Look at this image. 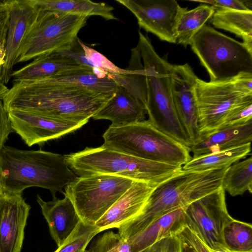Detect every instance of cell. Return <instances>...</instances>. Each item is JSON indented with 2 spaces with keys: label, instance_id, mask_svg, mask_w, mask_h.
<instances>
[{
  "label": "cell",
  "instance_id": "obj_34",
  "mask_svg": "<svg viewBox=\"0 0 252 252\" xmlns=\"http://www.w3.org/2000/svg\"><path fill=\"white\" fill-rule=\"evenodd\" d=\"M194 1L199 2L201 3V4H211L215 9H231L242 11L251 10L246 6L244 0H195Z\"/></svg>",
  "mask_w": 252,
  "mask_h": 252
},
{
  "label": "cell",
  "instance_id": "obj_38",
  "mask_svg": "<svg viewBox=\"0 0 252 252\" xmlns=\"http://www.w3.org/2000/svg\"><path fill=\"white\" fill-rule=\"evenodd\" d=\"M5 44H6V42H3L0 46V74H1L2 67L5 63Z\"/></svg>",
  "mask_w": 252,
  "mask_h": 252
},
{
  "label": "cell",
  "instance_id": "obj_3",
  "mask_svg": "<svg viewBox=\"0 0 252 252\" xmlns=\"http://www.w3.org/2000/svg\"><path fill=\"white\" fill-rule=\"evenodd\" d=\"M229 167L205 171L182 169L158 186L141 213L120 226L118 233L127 240L161 216L220 189Z\"/></svg>",
  "mask_w": 252,
  "mask_h": 252
},
{
  "label": "cell",
  "instance_id": "obj_31",
  "mask_svg": "<svg viewBox=\"0 0 252 252\" xmlns=\"http://www.w3.org/2000/svg\"><path fill=\"white\" fill-rule=\"evenodd\" d=\"M251 120L252 96L248 97L234 107L228 114L221 126L243 124Z\"/></svg>",
  "mask_w": 252,
  "mask_h": 252
},
{
  "label": "cell",
  "instance_id": "obj_1",
  "mask_svg": "<svg viewBox=\"0 0 252 252\" xmlns=\"http://www.w3.org/2000/svg\"><path fill=\"white\" fill-rule=\"evenodd\" d=\"M113 94L38 79L13 81L12 87L1 100L7 112L21 110L87 123Z\"/></svg>",
  "mask_w": 252,
  "mask_h": 252
},
{
  "label": "cell",
  "instance_id": "obj_20",
  "mask_svg": "<svg viewBox=\"0 0 252 252\" xmlns=\"http://www.w3.org/2000/svg\"><path fill=\"white\" fill-rule=\"evenodd\" d=\"M252 140V120L243 124L222 126L203 135L189 149L193 154L192 158H196L251 144Z\"/></svg>",
  "mask_w": 252,
  "mask_h": 252
},
{
  "label": "cell",
  "instance_id": "obj_19",
  "mask_svg": "<svg viewBox=\"0 0 252 252\" xmlns=\"http://www.w3.org/2000/svg\"><path fill=\"white\" fill-rule=\"evenodd\" d=\"M144 105L125 87L117 85L112 97L92 117L108 120L110 126L119 127L145 120Z\"/></svg>",
  "mask_w": 252,
  "mask_h": 252
},
{
  "label": "cell",
  "instance_id": "obj_15",
  "mask_svg": "<svg viewBox=\"0 0 252 252\" xmlns=\"http://www.w3.org/2000/svg\"><path fill=\"white\" fill-rule=\"evenodd\" d=\"M40 9L34 0H10L5 63L0 74V79L5 85L12 78L13 68L18 63L23 40Z\"/></svg>",
  "mask_w": 252,
  "mask_h": 252
},
{
  "label": "cell",
  "instance_id": "obj_13",
  "mask_svg": "<svg viewBox=\"0 0 252 252\" xmlns=\"http://www.w3.org/2000/svg\"><path fill=\"white\" fill-rule=\"evenodd\" d=\"M13 132L29 147L41 145L82 127L86 122L55 119L36 113L16 109L7 111Z\"/></svg>",
  "mask_w": 252,
  "mask_h": 252
},
{
  "label": "cell",
  "instance_id": "obj_28",
  "mask_svg": "<svg viewBox=\"0 0 252 252\" xmlns=\"http://www.w3.org/2000/svg\"><path fill=\"white\" fill-rule=\"evenodd\" d=\"M225 248L231 252H252V225L234 219L222 232Z\"/></svg>",
  "mask_w": 252,
  "mask_h": 252
},
{
  "label": "cell",
  "instance_id": "obj_32",
  "mask_svg": "<svg viewBox=\"0 0 252 252\" xmlns=\"http://www.w3.org/2000/svg\"><path fill=\"white\" fill-rule=\"evenodd\" d=\"M181 240L183 252H213L191 229L185 226L176 234Z\"/></svg>",
  "mask_w": 252,
  "mask_h": 252
},
{
  "label": "cell",
  "instance_id": "obj_39",
  "mask_svg": "<svg viewBox=\"0 0 252 252\" xmlns=\"http://www.w3.org/2000/svg\"><path fill=\"white\" fill-rule=\"evenodd\" d=\"M9 89L6 87V85H5L1 81L0 79V100H1L5 94L7 92Z\"/></svg>",
  "mask_w": 252,
  "mask_h": 252
},
{
  "label": "cell",
  "instance_id": "obj_35",
  "mask_svg": "<svg viewBox=\"0 0 252 252\" xmlns=\"http://www.w3.org/2000/svg\"><path fill=\"white\" fill-rule=\"evenodd\" d=\"M10 0H0V46L6 41Z\"/></svg>",
  "mask_w": 252,
  "mask_h": 252
},
{
  "label": "cell",
  "instance_id": "obj_16",
  "mask_svg": "<svg viewBox=\"0 0 252 252\" xmlns=\"http://www.w3.org/2000/svg\"><path fill=\"white\" fill-rule=\"evenodd\" d=\"M31 208L22 194H0V252H21Z\"/></svg>",
  "mask_w": 252,
  "mask_h": 252
},
{
  "label": "cell",
  "instance_id": "obj_12",
  "mask_svg": "<svg viewBox=\"0 0 252 252\" xmlns=\"http://www.w3.org/2000/svg\"><path fill=\"white\" fill-rule=\"evenodd\" d=\"M136 18L139 26L161 40L176 43V27L186 9L175 0H116Z\"/></svg>",
  "mask_w": 252,
  "mask_h": 252
},
{
  "label": "cell",
  "instance_id": "obj_17",
  "mask_svg": "<svg viewBox=\"0 0 252 252\" xmlns=\"http://www.w3.org/2000/svg\"><path fill=\"white\" fill-rule=\"evenodd\" d=\"M156 187L147 183L135 181L94 225L101 232L112 228H118L141 213Z\"/></svg>",
  "mask_w": 252,
  "mask_h": 252
},
{
  "label": "cell",
  "instance_id": "obj_4",
  "mask_svg": "<svg viewBox=\"0 0 252 252\" xmlns=\"http://www.w3.org/2000/svg\"><path fill=\"white\" fill-rule=\"evenodd\" d=\"M138 33L137 44L146 75L148 121L161 132L189 148L192 143L179 121L173 102L174 65L157 54L148 36L140 31Z\"/></svg>",
  "mask_w": 252,
  "mask_h": 252
},
{
  "label": "cell",
  "instance_id": "obj_7",
  "mask_svg": "<svg viewBox=\"0 0 252 252\" xmlns=\"http://www.w3.org/2000/svg\"><path fill=\"white\" fill-rule=\"evenodd\" d=\"M190 45L208 72L210 82L226 81L241 73H252V49L210 26H203Z\"/></svg>",
  "mask_w": 252,
  "mask_h": 252
},
{
  "label": "cell",
  "instance_id": "obj_36",
  "mask_svg": "<svg viewBox=\"0 0 252 252\" xmlns=\"http://www.w3.org/2000/svg\"><path fill=\"white\" fill-rule=\"evenodd\" d=\"M13 132L2 100H0V150L8 139L9 135Z\"/></svg>",
  "mask_w": 252,
  "mask_h": 252
},
{
  "label": "cell",
  "instance_id": "obj_24",
  "mask_svg": "<svg viewBox=\"0 0 252 252\" xmlns=\"http://www.w3.org/2000/svg\"><path fill=\"white\" fill-rule=\"evenodd\" d=\"M210 22L216 28L232 32L252 49V11L215 9Z\"/></svg>",
  "mask_w": 252,
  "mask_h": 252
},
{
  "label": "cell",
  "instance_id": "obj_6",
  "mask_svg": "<svg viewBox=\"0 0 252 252\" xmlns=\"http://www.w3.org/2000/svg\"><path fill=\"white\" fill-rule=\"evenodd\" d=\"M102 146L142 159L183 167L192 157L189 148L155 128L148 120L109 126Z\"/></svg>",
  "mask_w": 252,
  "mask_h": 252
},
{
  "label": "cell",
  "instance_id": "obj_2",
  "mask_svg": "<svg viewBox=\"0 0 252 252\" xmlns=\"http://www.w3.org/2000/svg\"><path fill=\"white\" fill-rule=\"evenodd\" d=\"M0 172L3 192L22 194L27 188L38 187L49 190L53 199L78 177L68 167L64 155L6 145L0 150Z\"/></svg>",
  "mask_w": 252,
  "mask_h": 252
},
{
  "label": "cell",
  "instance_id": "obj_5",
  "mask_svg": "<svg viewBox=\"0 0 252 252\" xmlns=\"http://www.w3.org/2000/svg\"><path fill=\"white\" fill-rule=\"evenodd\" d=\"M64 157L69 168L79 177L113 175L156 187L182 170L181 166L142 159L102 146L86 147Z\"/></svg>",
  "mask_w": 252,
  "mask_h": 252
},
{
  "label": "cell",
  "instance_id": "obj_18",
  "mask_svg": "<svg viewBox=\"0 0 252 252\" xmlns=\"http://www.w3.org/2000/svg\"><path fill=\"white\" fill-rule=\"evenodd\" d=\"M64 195L62 199L57 198L49 201H44L38 194L36 196L50 234L58 247L70 236L81 220L71 200Z\"/></svg>",
  "mask_w": 252,
  "mask_h": 252
},
{
  "label": "cell",
  "instance_id": "obj_29",
  "mask_svg": "<svg viewBox=\"0 0 252 252\" xmlns=\"http://www.w3.org/2000/svg\"><path fill=\"white\" fill-rule=\"evenodd\" d=\"M101 231L94 225L82 220L63 244L54 252H89L86 248L92 239Z\"/></svg>",
  "mask_w": 252,
  "mask_h": 252
},
{
  "label": "cell",
  "instance_id": "obj_10",
  "mask_svg": "<svg viewBox=\"0 0 252 252\" xmlns=\"http://www.w3.org/2000/svg\"><path fill=\"white\" fill-rule=\"evenodd\" d=\"M184 217L186 226L210 249L227 250L222 232L225 225L234 219L227 211L225 191L222 188L188 205Z\"/></svg>",
  "mask_w": 252,
  "mask_h": 252
},
{
  "label": "cell",
  "instance_id": "obj_22",
  "mask_svg": "<svg viewBox=\"0 0 252 252\" xmlns=\"http://www.w3.org/2000/svg\"><path fill=\"white\" fill-rule=\"evenodd\" d=\"M83 69L93 70L69 58L53 53L34 58L29 64L13 71L12 77L13 81L34 80Z\"/></svg>",
  "mask_w": 252,
  "mask_h": 252
},
{
  "label": "cell",
  "instance_id": "obj_37",
  "mask_svg": "<svg viewBox=\"0 0 252 252\" xmlns=\"http://www.w3.org/2000/svg\"><path fill=\"white\" fill-rule=\"evenodd\" d=\"M234 80L242 91L252 94V73H241L234 78Z\"/></svg>",
  "mask_w": 252,
  "mask_h": 252
},
{
  "label": "cell",
  "instance_id": "obj_26",
  "mask_svg": "<svg viewBox=\"0 0 252 252\" xmlns=\"http://www.w3.org/2000/svg\"><path fill=\"white\" fill-rule=\"evenodd\" d=\"M215 9L211 6L201 4L180 14L176 27V43L186 47L190 45L194 35L212 16Z\"/></svg>",
  "mask_w": 252,
  "mask_h": 252
},
{
  "label": "cell",
  "instance_id": "obj_8",
  "mask_svg": "<svg viewBox=\"0 0 252 252\" xmlns=\"http://www.w3.org/2000/svg\"><path fill=\"white\" fill-rule=\"evenodd\" d=\"M88 18L40 9L23 40L18 63L67 49L78 37Z\"/></svg>",
  "mask_w": 252,
  "mask_h": 252
},
{
  "label": "cell",
  "instance_id": "obj_9",
  "mask_svg": "<svg viewBox=\"0 0 252 252\" xmlns=\"http://www.w3.org/2000/svg\"><path fill=\"white\" fill-rule=\"evenodd\" d=\"M134 181L109 174L78 177L63 194L71 200L81 220L94 225Z\"/></svg>",
  "mask_w": 252,
  "mask_h": 252
},
{
  "label": "cell",
  "instance_id": "obj_33",
  "mask_svg": "<svg viewBox=\"0 0 252 252\" xmlns=\"http://www.w3.org/2000/svg\"><path fill=\"white\" fill-rule=\"evenodd\" d=\"M140 252H183L182 242L176 235L163 238Z\"/></svg>",
  "mask_w": 252,
  "mask_h": 252
},
{
  "label": "cell",
  "instance_id": "obj_27",
  "mask_svg": "<svg viewBox=\"0 0 252 252\" xmlns=\"http://www.w3.org/2000/svg\"><path fill=\"white\" fill-rule=\"evenodd\" d=\"M252 157L236 162L227 169L221 188L232 196L252 192Z\"/></svg>",
  "mask_w": 252,
  "mask_h": 252
},
{
  "label": "cell",
  "instance_id": "obj_40",
  "mask_svg": "<svg viewBox=\"0 0 252 252\" xmlns=\"http://www.w3.org/2000/svg\"><path fill=\"white\" fill-rule=\"evenodd\" d=\"M3 192L2 189V181H1V177L0 172V194Z\"/></svg>",
  "mask_w": 252,
  "mask_h": 252
},
{
  "label": "cell",
  "instance_id": "obj_23",
  "mask_svg": "<svg viewBox=\"0 0 252 252\" xmlns=\"http://www.w3.org/2000/svg\"><path fill=\"white\" fill-rule=\"evenodd\" d=\"M41 9L89 17L98 16L107 20H118L113 6L90 0H34Z\"/></svg>",
  "mask_w": 252,
  "mask_h": 252
},
{
  "label": "cell",
  "instance_id": "obj_21",
  "mask_svg": "<svg viewBox=\"0 0 252 252\" xmlns=\"http://www.w3.org/2000/svg\"><path fill=\"white\" fill-rule=\"evenodd\" d=\"M187 206L161 216L127 239L131 252H140L163 238L176 235L186 226L184 212Z\"/></svg>",
  "mask_w": 252,
  "mask_h": 252
},
{
  "label": "cell",
  "instance_id": "obj_25",
  "mask_svg": "<svg viewBox=\"0 0 252 252\" xmlns=\"http://www.w3.org/2000/svg\"><path fill=\"white\" fill-rule=\"evenodd\" d=\"M251 144L192 158L182 167L184 170L205 171L229 167L251 153Z\"/></svg>",
  "mask_w": 252,
  "mask_h": 252
},
{
  "label": "cell",
  "instance_id": "obj_30",
  "mask_svg": "<svg viewBox=\"0 0 252 252\" xmlns=\"http://www.w3.org/2000/svg\"><path fill=\"white\" fill-rule=\"evenodd\" d=\"M89 252H131L127 240L119 233L109 231L98 237Z\"/></svg>",
  "mask_w": 252,
  "mask_h": 252
},
{
  "label": "cell",
  "instance_id": "obj_11",
  "mask_svg": "<svg viewBox=\"0 0 252 252\" xmlns=\"http://www.w3.org/2000/svg\"><path fill=\"white\" fill-rule=\"evenodd\" d=\"M195 94L201 136L220 128L234 107L252 96L242 91L234 79L213 82L197 77Z\"/></svg>",
  "mask_w": 252,
  "mask_h": 252
},
{
  "label": "cell",
  "instance_id": "obj_14",
  "mask_svg": "<svg viewBox=\"0 0 252 252\" xmlns=\"http://www.w3.org/2000/svg\"><path fill=\"white\" fill-rule=\"evenodd\" d=\"M197 76L188 63L174 65L171 92L179 121L192 145L201 137L195 94Z\"/></svg>",
  "mask_w": 252,
  "mask_h": 252
},
{
  "label": "cell",
  "instance_id": "obj_41",
  "mask_svg": "<svg viewBox=\"0 0 252 252\" xmlns=\"http://www.w3.org/2000/svg\"><path fill=\"white\" fill-rule=\"evenodd\" d=\"M212 252H231L230 251H229L228 250H226V251H215V250H212Z\"/></svg>",
  "mask_w": 252,
  "mask_h": 252
}]
</instances>
